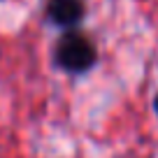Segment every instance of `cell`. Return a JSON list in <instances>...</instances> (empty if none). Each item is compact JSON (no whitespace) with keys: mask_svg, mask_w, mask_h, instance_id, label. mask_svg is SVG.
<instances>
[{"mask_svg":"<svg viewBox=\"0 0 158 158\" xmlns=\"http://www.w3.org/2000/svg\"><path fill=\"white\" fill-rule=\"evenodd\" d=\"M56 60L68 72H86L95 63V47L84 35L68 33L60 37L56 47Z\"/></svg>","mask_w":158,"mask_h":158,"instance_id":"obj_1","label":"cell"},{"mask_svg":"<svg viewBox=\"0 0 158 158\" xmlns=\"http://www.w3.org/2000/svg\"><path fill=\"white\" fill-rule=\"evenodd\" d=\"M156 112H158V98H156Z\"/></svg>","mask_w":158,"mask_h":158,"instance_id":"obj_3","label":"cell"},{"mask_svg":"<svg viewBox=\"0 0 158 158\" xmlns=\"http://www.w3.org/2000/svg\"><path fill=\"white\" fill-rule=\"evenodd\" d=\"M47 14L56 26H74L84 16V2L81 0H49Z\"/></svg>","mask_w":158,"mask_h":158,"instance_id":"obj_2","label":"cell"}]
</instances>
